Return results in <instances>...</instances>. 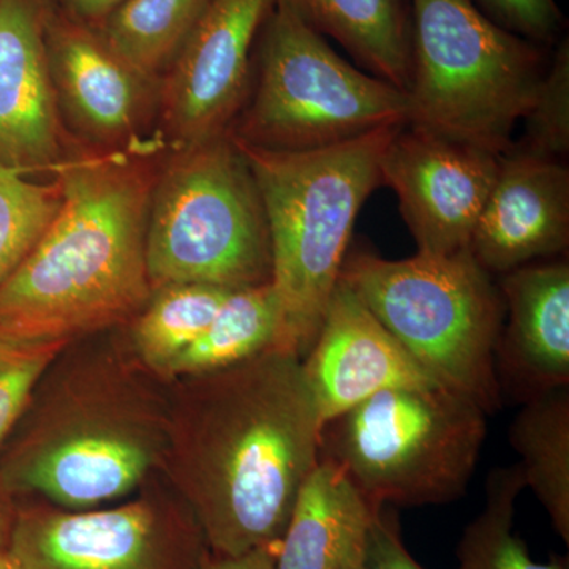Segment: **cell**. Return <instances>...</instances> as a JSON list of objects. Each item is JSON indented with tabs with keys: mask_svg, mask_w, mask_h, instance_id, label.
<instances>
[{
	"mask_svg": "<svg viewBox=\"0 0 569 569\" xmlns=\"http://www.w3.org/2000/svg\"><path fill=\"white\" fill-rule=\"evenodd\" d=\"M156 477V475H153ZM149 478L121 507L69 511L20 503L9 557L18 569H201L203 531L170 485Z\"/></svg>",
	"mask_w": 569,
	"mask_h": 569,
	"instance_id": "obj_10",
	"label": "cell"
},
{
	"mask_svg": "<svg viewBox=\"0 0 569 569\" xmlns=\"http://www.w3.org/2000/svg\"><path fill=\"white\" fill-rule=\"evenodd\" d=\"M59 204L58 182L43 186L0 164V284L39 241Z\"/></svg>",
	"mask_w": 569,
	"mask_h": 569,
	"instance_id": "obj_25",
	"label": "cell"
},
{
	"mask_svg": "<svg viewBox=\"0 0 569 569\" xmlns=\"http://www.w3.org/2000/svg\"><path fill=\"white\" fill-rule=\"evenodd\" d=\"M501 28L548 47L563 28L556 0H471Z\"/></svg>",
	"mask_w": 569,
	"mask_h": 569,
	"instance_id": "obj_28",
	"label": "cell"
},
{
	"mask_svg": "<svg viewBox=\"0 0 569 569\" xmlns=\"http://www.w3.org/2000/svg\"><path fill=\"white\" fill-rule=\"evenodd\" d=\"M20 503L18 497L11 493L0 481V556L9 553L11 537L17 526Z\"/></svg>",
	"mask_w": 569,
	"mask_h": 569,
	"instance_id": "obj_32",
	"label": "cell"
},
{
	"mask_svg": "<svg viewBox=\"0 0 569 569\" xmlns=\"http://www.w3.org/2000/svg\"><path fill=\"white\" fill-rule=\"evenodd\" d=\"M569 242V171L515 144L498 160L470 252L489 274H508L563 252Z\"/></svg>",
	"mask_w": 569,
	"mask_h": 569,
	"instance_id": "obj_14",
	"label": "cell"
},
{
	"mask_svg": "<svg viewBox=\"0 0 569 569\" xmlns=\"http://www.w3.org/2000/svg\"><path fill=\"white\" fill-rule=\"evenodd\" d=\"M339 280L441 387L488 415L501 407L496 351L503 296L470 249L399 261L356 250Z\"/></svg>",
	"mask_w": 569,
	"mask_h": 569,
	"instance_id": "obj_5",
	"label": "cell"
},
{
	"mask_svg": "<svg viewBox=\"0 0 569 569\" xmlns=\"http://www.w3.org/2000/svg\"><path fill=\"white\" fill-rule=\"evenodd\" d=\"M377 508L331 460H318L296 498L276 569H353Z\"/></svg>",
	"mask_w": 569,
	"mask_h": 569,
	"instance_id": "obj_18",
	"label": "cell"
},
{
	"mask_svg": "<svg viewBox=\"0 0 569 569\" xmlns=\"http://www.w3.org/2000/svg\"><path fill=\"white\" fill-rule=\"evenodd\" d=\"M209 0H127L97 28L116 54L146 80L167 71Z\"/></svg>",
	"mask_w": 569,
	"mask_h": 569,
	"instance_id": "obj_23",
	"label": "cell"
},
{
	"mask_svg": "<svg viewBox=\"0 0 569 569\" xmlns=\"http://www.w3.org/2000/svg\"><path fill=\"white\" fill-rule=\"evenodd\" d=\"M179 151L153 182L149 201L152 293L174 283L239 290L271 282L263 203L231 134Z\"/></svg>",
	"mask_w": 569,
	"mask_h": 569,
	"instance_id": "obj_8",
	"label": "cell"
},
{
	"mask_svg": "<svg viewBox=\"0 0 569 569\" xmlns=\"http://www.w3.org/2000/svg\"><path fill=\"white\" fill-rule=\"evenodd\" d=\"M313 31L339 41L373 77L406 92L411 74L410 0H287Z\"/></svg>",
	"mask_w": 569,
	"mask_h": 569,
	"instance_id": "obj_19",
	"label": "cell"
},
{
	"mask_svg": "<svg viewBox=\"0 0 569 569\" xmlns=\"http://www.w3.org/2000/svg\"><path fill=\"white\" fill-rule=\"evenodd\" d=\"M69 346L0 332V451L24 413L41 377Z\"/></svg>",
	"mask_w": 569,
	"mask_h": 569,
	"instance_id": "obj_27",
	"label": "cell"
},
{
	"mask_svg": "<svg viewBox=\"0 0 569 569\" xmlns=\"http://www.w3.org/2000/svg\"><path fill=\"white\" fill-rule=\"evenodd\" d=\"M403 123L302 152L272 151L230 133L263 203L271 283L282 313V350L305 359L316 342L339 282L356 216L381 186V157Z\"/></svg>",
	"mask_w": 569,
	"mask_h": 569,
	"instance_id": "obj_4",
	"label": "cell"
},
{
	"mask_svg": "<svg viewBox=\"0 0 569 569\" xmlns=\"http://www.w3.org/2000/svg\"><path fill=\"white\" fill-rule=\"evenodd\" d=\"M365 565L367 569H425L408 553L395 515L385 508H377L370 520Z\"/></svg>",
	"mask_w": 569,
	"mask_h": 569,
	"instance_id": "obj_29",
	"label": "cell"
},
{
	"mask_svg": "<svg viewBox=\"0 0 569 569\" xmlns=\"http://www.w3.org/2000/svg\"><path fill=\"white\" fill-rule=\"evenodd\" d=\"M276 550L254 549L244 556L220 557L206 553L201 569H276Z\"/></svg>",
	"mask_w": 569,
	"mask_h": 569,
	"instance_id": "obj_31",
	"label": "cell"
},
{
	"mask_svg": "<svg viewBox=\"0 0 569 569\" xmlns=\"http://www.w3.org/2000/svg\"><path fill=\"white\" fill-rule=\"evenodd\" d=\"M61 204L0 284V332L77 342L133 320L152 296L146 230L153 182L122 156L58 164Z\"/></svg>",
	"mask_w": 569,
	"mask_h": 569,
	"instance_id": "obj_3",
	"label": "cell"
},
{
	"mask_svg": "<svg viewBox=\"0 0 569 569\" xmlns=\"http://www.w3.org/2000/svg\"><path fill=\"white\" fill-rule=\"evenodd\" d=\"M523 489L519 463L490 471L485 508L468 523L459 541L458 569H569L568 557L552 556L538 563L516 533V500Z\"/></svg>",
	"mask_w": 569,
	"mask_h": 569,
	"instance_id": "obj_24",
	"label": "cell"
},
{
	"mask_svg": "<svg viewBox=\"0 0 569 569\" xmlns=\"http://www.w3.org/2000/svg\"><path fill=\"white\" fill-rule=\"evenodd\" d=\"M316 397L302 359L282 348L170 381L160 473L209 552L279 550L296 498L320 460Z\"/></svg>",
	"mask_w": 569,
	"mask_h": 569,
	"instance_id": "obj_1",
	"label": "cell"
},
{
	"mask_svg": "<svg viewBox=\"0 0 569 569\" xmlns=\"http://www.w3.org/2000/svg\"><path fill=\"white\" fill-rule=\"evenodd\" d=\"M170 381L141 365L129 337L70 343L41 377L0 451V481L69 511L141 489L162 468Z\"/></svg>",
	"mask_w": 569,
	"mask_h": 569,
	"instance_id": "obj_2",
	"label": "cell"
},
{
	"mask_svg": "<svg viewBox=\"0 0 569 569\" xmlns=\"http://www.w3.org/2000/svg\"><path fill=\"white\" fill-rule=\"evenodd\" d=\"M526 488L533 490L553 530L569 545V389L527 399L509 426Z\"/></svg>",
	"mask_w": 569,
	"mask_h": 569,
	"instance_id": "obj_20",
	"label": "cell"
},
{
	"mask_svg": "<svg viewBox=\"0 0 569 569\" xmlns=\"http://www.w3.org/2000/svg\"><path fill=\"white\" fill-rule=\"evenodd\" d=\"M407 123L501 156L545 74L541 44L471 0H410Z\"/></svg>",
	"mask_w": 569,
	"mask_h": 569,
	"instance_id": "obj_6",
	"label": "cell"
},
{
	"mask_svg": "<svg viewBox=\"0 0 569 569\" xmlns=\"http://www.w3.org/2000/svg\"><path fill=\"white\" fill-rule=\"evenodd\" d=\"M44 39L58 102L78 127L102 140L130 133L141 114L144 84L152 81L116 54L97 29L48 6Z\"/></svg>",
	"mask_w": 569,
	"mask_h": 569,
	"instance_id": "obj_16",
	"label": "cell"
},
{
	"mask_svg": "<svg viewBox=\"0 0 569 569\" xmlns=\"http://www.w3.org/2000/svg\"><path fill=\"white\" fill-rule=\"evenodd\" d=\"M257 47L252 99L228 132L238 140L316 151L407 122V93L343 61L287 0H276Z\"/></svg>",
	"mask_w": 569,
	"mask_h": 569,
	"instance_id": "obj_9",
	"label": "cell"
},
{
	"mask_svg": "<svg viewBox=\"0 0 569 569\" xmlns=\"http://www.w3.org/2000/svg\"><path fill=\"white\" fill-rule=\"evenodd\" d=\"M51 10L97 29L127 0H43Z\"/></svg>",
	"mask_w": 569,
	"mask_h": 569,
	"instance_id": "obj_30",
	"label": "cell"
},
{
	"mask_svg": "<svg viewBox=\"0 0 569 569\" xmlns=\"http://www.w3.org/2000/svg\"><path fill=\"white\" fill-rule=\"evenodd\" d=\"M353 569H367L365 561H362V563H359L358 567H355Z\"/></svg>",
	"mask_w": 569,
	"mask_h": 569,
	"instance_id": "obj_34",
	"label": "cell"
},
{
	"mask_svg": "<svg viewBox=\"0 0 569 569\" xmlns=\"http://www.w3.org/2000/svg\"><path fill=\"white\" fill-rule=\"evenodd\" d=\"M44 14L43 0H0V164L22 173L62 156Z\"/></svg>",
	"mask_w": 569,
	"mask_h": 569,
	"instance_id": "obj_15",
	"label": "cell"
},
{
	"mask_svg": "<svg viewBox=\"0 0 569 569\" xmlns=\"http://www.w3.org/2000/svg\"><path fill=\"white\" fill-rule=\"evenodd\" d=\"M0 569H18L11 561L9 553L7 556H0Z\"/></svg>",
	"mask_w": 569,
	"mask_h": 569,
	"instance_id": "obj_33",
	"label": "cell"
},
{
	"mask_svg": "<svg viewBox=\"0 0 569 569\" xmlns=\"http://www.w3.org/2000/svg\"><path fill=\"white\" fill-rule=\"evenodd\" d=\"M282 313L271 282L230 291L203 335L183 351L168 381L227 369L279 348Z\"/></svg>",
	"mask_w": 569,
	"mask_h": 569,
	"instance_id": "obj_21",
	"label": "cell"
},
{
	"mask_svg": "<svg viewBox=\"0 0 569 569\" xmlns=\"http://www.w3.org/2000/svg\"><path fill=\"white\" fill-rule=\"evenodd\" d=\"M500 156L403 123L380 162L418 253L470 249L471 236L496 182Z\"/></svg>",
	"mask_w": 569,
	"mask_h": 569,
	"instance_id": "obj_12",
	"label": "cell"
},
{
	"mask_svg": "<svg viewBox=\"0 0 569 569\" xmlns=\"http://www.w3.org/2000/svg\"><path fill=\"white\" fill-rule=\"evenodd\" d=\"M302 366L321 427L377 392L440 385L340 280Z\"/></svg>",
	"mask_w": 569,
	"mask_h": 569,
	"instance_id": "obj_13",
	"label": "cell"
},
{
	"mask_svg": "<svg viewBox=\"0 0 569 569\" xmlns=\"http://www.w3.org/2000/svg\"><path fill=\"white\" fill-rule=\"evenodd\" d=\"M230 291L204 283L167 284L153 291L127 335L141 365L168 381L171 367L203 335Z\"/></svg>",
	"mask_w": 569,
	"mask_h": 569,
	"instance_id": "obj_22",
	"label": "cell"
},
{
	"mask_svg": "<svg viewBox=\"0 0 569 569\" xmlns=\"http://www.w3.org/2000/svg\"><path fill=\"white\" fill-rule=\"evenodd\" d=\"M276 0H209L168 67L162 89L167 132L179 149L230 130L244 108L258 37Z\"/></svg>",
	"mask_w": 569,
	"mask_h": 569,
	"instance_id": "obj_11",
	"label": "cell"
},
{
	"mask_svg": "<svg viewBox=\"0 0 569 569\" xmlns=\"http://www.w3.org/2000/svg\"><path fill=\"white\" fill-rule=\"evenodd\" d=\"M496 359L527 399L569 385V266L526 264L503 274Z\"/></svg>",
	"mask_w": 569,
	"mask_h": 569,
	"instance_id": "obj_17",
	"label": "cell"
},
{
	"mask_svg": "<svg viewBox=\"0 0 569 569\" xmlns=\"http://www.w3.org/2000/svg\"><path fill=\"white\" fill-rule=\"evenodd\" d=\"M486 418L477 402L440 385L387 389L321 427L320 458L370 507L449 503L477 470Z\"/></svg>",
	"mask_w": 569,
	"mask_h": 569,
	"instance_id": "obj_7",
	"label": "cell"
},
{
	"mask_svg": "<svg viewBox=\"0 0 569 569\" xmlns=\"http://www.w3.org/2000/svg\"><path fill=\"white\" fill-rule=\"evenodd\" d=\"M523 121L522 151L560 160L569 151V41L560 40L549 69L542 74Z\"/></svg>",
	"mask_w": 569,
	"mask_h": 569,
	"instance_id": "obj_26",
	"label": "cell"
}]
</instances>
